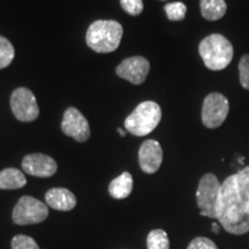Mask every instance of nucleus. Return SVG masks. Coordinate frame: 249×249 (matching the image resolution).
I'll list each match as a JSON object with an SVG mask.
<instances>
[{"label": "nucleus", "mask_w": 249, "mask_h": 249, "mask_svg": "<svg viewBox=\"0 0 249 249\" xmlns=\"http://www.w3.org/2000/svg\"><path fill=\"white\" fill-rule=\"evenodd\" d=\"M187 249H218V247L210 239L204 238V236H197V238L193 239Z\"/></svg>", "instance_id": "nucleus-23"}, {"label": "nucleus", "mask_w": 249, "mask_h": 249, "mask_svg": "<svg viewBox=\"0 0 249 249\" xmlns=\"http://www.w3.org/2000/svg\"><path fill=\"white\" fill-rule=\"evenodd\" d=\"M15 57V50L7 38L0 36V70L12 64Z\"/></svg>", "instance_id": "nucleus-18"}, {"label": "nucleus", "mask_w": 249, "mask_h": 249, "mask_svg": "<svg viewBox=\"0 0 249 249\" xmlns=\"http://www.w3.org/2000/svg\"><path fill=\"white\" fill-rule=\"evenodd\" d=\"M45 201L49 207L59 211H71L76 205V197L66 188H52L45 194Z\"/></svg>", "instance_id": "nucleus-13"}, {"label": "nucleus", "mask_w": 249, "mask_h": 249, "mask_svg": "<svg viewBox=\"0 0 249 249\" xmlns=\"http://www.w3.org/2000/svg\"><path fill=\"white\" fill-rule=\"evenodd\" d=\"M200 7L202 17L208 21L220 20L227 11L225 0H201Z\"/></svg>", "instance_id": "nucleus-16"}, {"label": "nucleus", "mask_w": 249, "mask_h": 249, "mask_svg": "<svg viewBox=\"0 0 249 249\" xmlns=\"http://www.w3.org/2000/svg\"><path fill=\"white\" fill-rule=\"evenodd\" d=\"M11 108L15 118L23 123L36 120L39 114L35 95L27 88H18L12 92Z\"/></svg>", "instance_id": "nucleus-8"}, {"label": "nucleus", "mask_w": 249, "mask_h": 249, "mask_svg": "<svg viewBox=\"0 0 249 249\" xmlns=\"http://www.w3.org/2000/svg\"><path fill=\"white\" fill-rule=\"evenodd\" d=\"M133 191V177L128 172H124L113 179L108 186V193L113 198L124 200L128 197Z\"/></svg>", "instance_id": "nucleus-14"}, {"label": "nucleus", "mask_w": 249, "mask_h": 249, "mask_svg": "<svg viewBox=\"0 0 249 249\" xmlns=\"http://www.w3.org/2000/svg\"><path fill=\"white\" fill-rule=\"evenodd\" d=\"M148 249H170V240L164 230H152L147 238Z\"/></svg>", "instance_id": "nucleus-17"}, {"label": "nucleus", "mask_w": 249, "mask_h": 249, "mask_svg": "<svg viewBox=\"0 0 249 249\" xmlns=\"http://www.w3.org/2000/svg\"><path fill=\"white\" fill-rule=\"evenodd\" d=\"M213 232L214 234H217V233L219 232V226H218L217 223H213Z\"/></svg>", "instance_id": "nucleus-24"}, {"label": "nucleus", "mask_w": 249, "mask_h": 249, "mask_svg": "<svg viewBox=\"0 0 249 249\" xmlns=\"http://www.w3.org/2000/svg\"><path fill=\"white\" fill-rule=\"evenodd\" d=\"M124 30L119 22L113 20H98L87 30V44L98 53H110L119 48Z\"/></svg>", "instance_id": "nucleus-2"}, {"label": "nucleus", "mask_w": 249, "mask_h": 249, "mask_svg": "<svg viewBox=\"0 0 249 249\" xmlns=\"http://www.w3.org/2000/svg\"><path fill=\"white\" fill-rule=\"evenodd\" d=\"M161 119L160 107L156 102L147 101L139 104L124 120V127L135 136H145L154 132Z\"/></svg>", "instance_id": "nucleus-4"}, {"label": "nucleus", "mask_w": 249, "mask_h": 249, "mask_svg": "<svg viewBox=\"0 0 249 249\" xmlns=\"http://www.w3.org/2000/svg\"><path fill=\"white\" fill-rule=\"evenodd\" d=\"M217 219L226 232H249V165L222 183L217 204Z\"/></svg>", "instance_id": "nucleus-1"}, {"label": "nucleus", "mask_w": 249, "mask_h": 249, "mask_svg": "<svg viewBox=\"0 0 249 249\" xmlns=\"http://www.w3.org/2000/svg\"><path fill=\"white\" fill-rule=\"evenodd\" d=\"M12 249H40L37 242L28 235H15L12 240Z\"/></svg>", "instance_id": "nucleus-20"}, {"label": "nucleus", "mask_w": 249, "mask_h": 249, "mask_svg": "<svg viewBox=\"0 0 249 249\" xmlns=\"http://www.w3.org/2000/svg\"><path fill=\"white\" fill-rule=\"evenodd\" d=\"M118 133L120 134V136H121V138H124V136L126 135V133H124V130H123V129H121V128L118 129Z\"/></svg>", "instance_id": "nucleus-25"}, {"label": "nucleus", "mask_w": 249, "mask_h": 249, "mask_svg": "<svg viewBox=\"0 0 249 249\" xmlns=\"http://www.w3.org/2000/svg\"><path fill=\"white\" fill-rule=\"evenodd\" d=\"M49 216L45 203L31 196H22L13 210V220L18 225H33L44 222Z\"/></svg>", "instance_id": "nucleus-7"}, {"label": "nucleus", "mask_w": 249, "mask_h": 249, "mask_svg": "<svg viewBox=\"0 0 249 249\" xmlns=\"http://www.w3.org/2000/svg\"><path fill=\"white\" fill-rule=\"evenodd\" d=\"M121 7L130 15H139L143 11L142 0H120Z\"/></svg>", "instance_id": "nucleus-22"}, {"label": "nucleus", "mask_w": 249, "mask_h": 249, "mask_svg": "<svg viewBox=\"0 0 249 249\" xmlns=\"http://www.w3.org/2000/svg\"><path fill=\"white\" fill-rule=\"evenodd\" d=\"M62 132L77 142H86L90 136L89 123L75 107H68L61 123Z\"/></svg>", "instance_id": "nucleus-9"}, {"label": "nucleus", "mask_w": 249, "mask_h": 249, "mask_svg": "<svg viewBox=\"0 0 249 249\" xmlns=\"http://www.w3.org/2000/svg\"><path fill=\"white\" fill-rule=\"evenodd\" d=\"M27 185V179L20 170L8 167L0 171V189H18Z\"/></svg>", "instance_id": "nucleus-15"}, {"label": "nucleus", "mask_w": 249, "mask_h": 249, "mask_svg": "<svg viewBox=\"0 0 249 249\" xmlns=\"http://www.w3.org/2000/svg\"><path fill=\"white\" fill-rule=\"evenodd\" d=\"M22 169L26 173L39 178H49L57 172V163L52 157L44 154L27 155L22 160Z\"/></svg>", "instance_id": "nucleus-11"}, {"label": "nucleus", "mask_w": 249, "mask_h": 249, "mask_svg": "<svg viewBox=\"0 0 249 249\" xmlns=\"http://www.w3.org/2000/svg\"><path fill=\"white\" fill-rule=\"evenodd\" d=\"M239 80L242 88L249 90V54L242 55L239 61Z\"/></svg>", "instance_id": "nucleus-21"}, {"label": "nucleus", "mask_w": 249, "mask_h": 249, "mask_svg": "<svg viewBox=\"0 0 249 249\" xmlns=\"http://www.w3.org/2000/svg\"><path fill=\"white\" fill-rule=\"evenodd\" d=\"M161 1H165V0H161Z\"/></svg>", "instance_id": "nucleus-26"}, {"label": "nucleus", "mask_w": 249, "mask_h": 249, "mask_svg": "<svg viewBox=\"0 0 249 249\" xmlns=\"http://www.w3.org/2000/svg\"><path fill=\"white\" fill-rule=\"evenodd\" d=\"M198 52L205 67L210 71H222L231 64L233 54L232 43L220 34H211L198 45Z\"/></svg>", "instance_id": "nucleus-3"}, {"label": "nucleus", "mask_w": 249, "mask_h": 249, "mask_svg": "<svg viewBox=\"0 0 249 249\" xmlns=\"http://www.w3.org/2000/svg\"><path fill=\"white\" fill-rule=\"evenodd\" d=\"M163 161V149L155 140H147L139 150L140 167L144 173L152 174L160 170Z\"/></svg>", "instance_id": "nucleus-12"}, {"label": "nucleus", "mask_w": 249, "mask_h": 249, "mask_svg": "<svg viewBox=\"0 0 249 249\" xmlns=\"http://www.w3.org/2000/svg\"><path fill=\"white\" fill-rule=\"evenodd\" d=\"M149 71H150L149 61L140 55L124 59L116 70L121 79L129 81L133 85H141L144 82Z\"/></svg>", "instance_id": "nucleus-10"}, {"label": "nucleus", "mask_w": 249, "mask_h": 249, "mask_svg": "<svg viewBox=\"0 0 249 249\" xmlns=\"http://www.w3.org/2000/svg\"><path fill=\"white\" fill-rule=\"evenodd\" d=\"M219 180L214 174L207 173L198 182L196 201L202 216L217 219V204L220 193Z\"/></svg>", "instance_id": "nucleus-5"}, {"label": "nucleus", "mask_w": 249, "mask_h": 249, "mask_svg": "<svg viewBox=\"0 0 249 249\" xmlns=\"http://www.w3.org/2000/svg\"><path fill=\"white\" fill-rule=\"evenodd\" d=\"M230 103L223 93L211 92L202 105V123L207 128L214 129L222 126L229 116Z\"/></svg>", "instance_id": "nucleus-6"}, {"label": "nucleus", "mask_w": 249, "mask_h": 249, "mask_svg": "<svg viewBox=\"0 0 249 249\" xmlns=\"http://www.w3.org/2000/svg\"><path fill=\"white\" fill-rule=\"evenodd\" d=\"M164 9L170 21H181L187 13V7L183 2H171L165 5Z\"/></svg>", "instance_id": "nucleus-19"}]
</instances>
